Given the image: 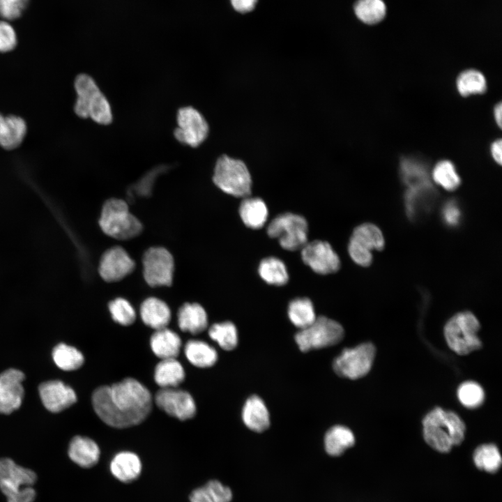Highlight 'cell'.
<instances>
[{
  "instance_id": "34",
  "label": "cell",
  "mask_w": 502,
  "mask_h": 502,
  "mask_svg": "<svg viewBox=\"0 0 502 502\" xmlns=\"http://www.w3.org/2000/svg\"><path fill=\"white\" fill-rule=\"evenodd\" d=\"M258 272L260 277L270 284L281 286L289 280L285 264L274 257L264 259L259 264Z\"/></svg>"
},
{
  "instance_id": "13",
  "label": "cell",
  "mask_w": 502,
  "mask_h": 502,
  "mask_svg": "<svg viewBox=\"0 0 502 502\" xmlns=\"http://www.w3.org/2000/svg\"><path fill=\"white\" fill-rule=\"evenodd\" d=\"M155 402L169 416L184 421L196 414V404L192 395L177 388H160L155 394Z\"/></svg>"
},
{
  "instance_id": "18",
  "label": "cell",
  "mask_w": 502,
  "mask_h": 502,
  "mask_svg": "<svg viewBox=\"0 0 502 502\" xmlns=\"http://www.w3.org/2000/svg\"><path fill=\"white\" fill-rule=\"evenodd\" d=\"M437 193L431 183L409 188L404 196L407 215L418 220L428 214L435 204Z\"/></svg>"
},
{
  "instance_id": "30",
  "label": "cell",
  "mask_w": 502,
  "mask_h": 502,
  "mask_svg": "<svg viewBox=\"0 0 502 502\" xmlns=\"http://www.w3.org/2000/svg\"><path fill=\"white\" fill-rule=\"evenodd\" d=\"M184 351L188 361L199 368L210 367L218 360L216 350L201 340H190L188 341L185 345Z\"/></svg>"
},
{
  "instance_id": "6",
  "label": "cell",
  "mask_w": 502,
  "mask_h": 502,
  "mask_svg": "<svg viewBox=\"0 0 502 502\" xmlns=\"http://www.w3.org/2000/svg\"><path fill=\"white\" fill-rule=\"evenodd\" d=\"M99 225L105 234L119 240L132 238L142 230L141 222L130 212L127 204L115 198L104 204Z\"/></svg>"
},
{
  "instance_id": "44",
  "label": "cell",
  "mask_w": 502,
  "mask_h": 502,
  "mask_svg": "<svg viewBox=\"0 0 502 502\" xmlns=\"http://www.w3.org/2000/svg\"><path fill=\"white\" fill-rule=\"evenodd\" d=\"M204 486L213 502H231L233 499L231 489L219 480H211Z\"/></svg>"
},
{
  "instance_id": "23",
  "label": "cell",
  "mask_w": 502,
  "mask_h": 502,
  "mask_svg": "<svg viewBox=\"0 0 502 502\" xmlns=\"http://www.w3.org/2000/svg\"><path fill=\"white\" fill-rule=\"evenodd\" d=\"M154 354L162 359L176 358L180 353L181 340L173 330L164 328L155 330L150 339Z\"/></svg>"
},
{
  "instance_id": "38",
  "label": "cell",
  "mask_w": 502,
  "mask_h": 502,
  "mask_svg": "<svg viewBox=\"0 0 502 502\" xmlns=\"http://www.w3.org/2000/svg\"><path fill=\"white\" fill-rule=\"evenodd\" d=\"M354 11L363 22L374 24L384 18L386 8L382 0H358L354 6Z\"/></svg>"
},
{
  "instance_id": "29",
  "label": "cell",
  "mask_w": 502,
  "mask_h": 502,
  "mask_svg": "<svg viewBox=\"0 0 502 502\" xmlns=\"http://www.w3.org/2000/svg\"><path fill=\"white\" fill-rule=\"evenodd\" d=\"M355 443L353 432L347 427L336 425L328 430L324 436V448L328 455L338 457Z\"/></svg>"
},
{
  "instance_id": "42",
  "label": "cell",
  "mask_w": 502,
  "mask_h": 502,
  "mask_svg": "<svg viewBox=\"0 0 502 502\" xmlns=\"http://www.w3.org/2000/svg\"><path fill=\"white\" fill-rule=\"evenodd\" d=\"M29 0H0V17L6 21L20 17L26 9Z\"/></svg>"
},
{
  "instance_id": "37",
  "label": "cell",
  "mask_w": 502,
  "mask_h": 502,
  "mask_svg": "<svg viewBox=\"0 0 502 502\" xmlns=\"http://www.w3.org/2000/svg\"><path fill=\"white\" fill-rule=\"evenodd\" d=\"M473 461L479 469L488 473H495L501 467V456L495 445L483 444L475 450Z\"/></svg>"
},
{
  "instance_id": "48",
  "label": "cell",
  "mask_w": 502,
  "mask_h": 502,
  "mask_svg": "<svg viewBox=\"0 0 502 502\" xmlns=\"http://www.w3.org/2000/svg\"><path fill=\"white\" fill-rule=\"evenodd\" d=\"M257 0H231L234 8L240 13L251 11L255 6Z\"/></svg>"
},
{
  "instance_id": "8",
  "label": "cell",
  "mask_w": 502,
  "mask_h": 502,
  "mask_svg": "<svg viewBox=\"0 0 502 502\" xmlns=\"http://www.w3.org/2000/svg\"><path fill=\"white\" fill-rule=\"evenodd\" d=\"M344 335V328L340 324L321 316L309 326L298 331L295 335V341L301 351L307 352L337 344Z\"/></svg>"
},
{
  "instance_id": "4",
  "label": "cell",
  "mask_w": 502,
  "mask_h": 502,
  "mask_svg": "<svg viewBox=\"0 0 502 502\" xmlns=\"http://www.w3.org/2000/svg\"><path fill=\"white\" fill-rule=\"evenodd\" d=\"M213 181L222 191L236 197L245 198L251 194V174L245 162L240 158L227 154L218 157Z\"/></svg>"
},
{
  "instance_id": "41",
  "label": "cell",
  "mask_w": 502,
  "mask_h": 502,
  "mask_svg": "<svg viewBox=\"0 0 502 502\" xmlns=\"http://www.w3.org/2000/svg\"><path fill=\"white\" fill-rule=\"evenodd\" d=\"M109 310L112 319L122 326H129L134 323L136 313L130 303L123 298H117L109 304Z\"/></svg>"
},
{
  "instance_id": "49",
  "label": "cell",
  "mask_w": 502,
  "mask_h": 502,
  "mask_svg": "<svg viewBox=\"0 0 502 502\" xmlns=\"http://www.w3.org/2000/svg\"><path fill=\"white\" fill-rule=\"evenodd\" d=\"M491 156L494 160L501 165L502 162V143L501 139H496L490 146Z\"/></svg>"
},
{
  "instance_id": "5",
  "label": "cell",
  "mask_w": 502,
  "mask_h": 502,
  "mask_svg": "<svg viewBox=\"0 0 502 502\" xmlns=\"http://www.w3.org/2000/svg\"><path fill=\"white\" fill-rule=\"evenodd\" d=\"M36 479L32 470L10 458H0V489L8 502H33L36 493L32 485Z\"/></svg>"
},
{
  "instance_id": "25",
  "label": "cell",
  "mask_w": 502,
  "mask_h": 502,
  "mask_svg": "<svg viewBox=\"0 0 502 502\" xmlns=\"http://www.w3.org/2000/svg\"><path fill=\"white\" fill-rule=\"evenodd\" d=\"M178 325L183 332H189L193 335L199 334L207 327L206 312L198 303H185L178 312Z\"/></svg>"
},
{
  "instance_id": "45",
  "label": "cell",
  "mask_w": 502,
  "mask_h": 502,
  "mask_svg": "<svg viewBox=\"0 0 502 502\" xmlns=\"http://www.w3.org/2000/svg\"><path fill=\"white\" fill-rule=\"evenodd\" d=\"M441 218L450 227H456L460 224L462 213L457 201L451 199L444 204L441 209Z\"/></svg>"
},
{
  "instance_id": "35",
  "label": "cell",
  "mask_w": 502,
  "mask_h": 502,
  "mask_svg": "<svg viewBox=\"0 0 502 502\" xmlns=\"http://www.w3.org/2000/svg\"><path fill=\"white\" fill-rule=\"evenodd\" d=\"M430 177L437 185L449 191L456 190L461 183L455 166L447 160H441L434 165Z\"/></svg>"
},
{
  "instance_id": "14",
  "label": "cell",
  "mask_w": 502,
  "mask_h": 502,
  "mask_svg": "<svg viewBox=\"0 0 502 502\" xmlns=\"http://www.w3.org/2000/svg\"><path fill=\"white\" fill-rule=\"evenodd\" d=\"M301 257L303 262L318 274L333 273L340 267L338 255L326 241L307 242L301 249Z\"/></svg>"
},
{
  "instance_id": "46",
  "label": "cell",
  "mask_w": 502,
  "mask_h": 502,
  "mask_svg": "<svg viewBox=\"0 0 502 502\" xmlns=\"http://www.w3.org/2000/svg\"><path fill=\"white\" fill-rule=\"evenodd\" d=\"M348 252L351 259L361 266H368L372 262V251L349 241Z\"/></svg>"
},
{
  "instance_id": "15",
  "label": "cell",
  "mask_w": 502,
  "mask_h": 502,
  "mask_svg": "<svg viewBox=\"0 0 502 502\" xmlns=\"http://www.w3.org/2000/svg\"><path fill=\"white\" fill-rule=\"evenodd\" d=\"M24 374L10 368L0 374V413L9 414L20 408L24 397Z\"/></svg>"
},
{
  "instance_id": "31",
  "label": "cell",
  "mask_w": 502,
  "mask_h": 502,
  "mask_svg": "<svg viewBox=\"0 0 502 502\" xmlns=\"http://www.w3.org/2000/svg\"><path fill=\"white\" fill-rule=\"evenodd\" d=\"M350 241L372 251H379L384 248V237L380 229L371 223H363L356 227Z\"/></svg>"
},
{
  "instance_id": "21",
  "label": "cell",
  "mask_w": 502,
  "mask_h": 502,
  "mask_svg": "<svg viewBox=\"0 0 502 502\" xmlns=\"http://www.w3.org/2000/svg\"><path fill=\"white\" fill-rule=\"evenodd\" d=\"M112 474L119 480L130 482L137 479L142 471V462L134 452L123 451L117 453L110 462Z\"/></svg>"
},
{
  "instance_id": "39",
  "label": "cell",
  "mask_w": 502,
  "mask_h": 502,
  "mask_svg": "<svg viewBox=\"0 0 502 502\" xmlns=\"http://www.w3.org/2000/svg\"><path fill=\"white\" fill-rule=\"evenodd\" d=\"M208 335L226 351L234 349L238 344L236 328L230 321L213 324L208 330Z\"/></svg>"
},
{
  "instance_id": "24",
  "label": "cell",
  "mask_w": 502,
  "mask_h": 502,
  "mask_svg": "<svg viewBox=\"0 0 502 502\" xmlns=\"http://www.w3.org/2000/svg\"><path fill=\"white\" fill-rule=\"evenodd\" d=\"M140 315L143 322L155 330L166 328L171 319L168 305L155 297L144 301L140 307Z\"/></svg>"
},
{
  "instance_id": "40",
  "label": "cell",
  "mask_w": 502,
  "mask_h": 502,
  "mask_svg": "<svg viewBox=\"0 0 502 502\" xmlns=\"http://www.w3.org/2000/svg\"><path fill=\"white\" fill-rule=\"evenodd\" d=\"M457 397L462 405L469 409L480 406L485 400L482 388L474 381L462 383L457 390Z\"/></svg>"
},
{
  "instance_id": "50",
  "label": "cell",
  "mask_w": 502,
  "mask_h": 502,
  "mask_svg": "<svg viewBox=\"0 0 502 502\" xmlns=\"http://www.w3.org/2000/svg\"><path fill=\"white\" fill-rule=\"evenodd\" d=\"M494 118L495 122L499 128L501 127L502 122V105L501 102H499L494 109Z\"/></svg>"
},
{
  "instance_id": "7",
  "label": "cell",
  "mask_w": 502,
  "mask_h": 502,
  "mask_svg": "<svg viewBox=\"0 0 502 502\" xmlns=\"http://www.w3.org/2000/svg\"><path fill=\"white\" fill-rule=\"evenodd\" d=\"M480 323L473 314L462 312L451 317L444 327L448 347L456 353L466 355L479 349L482 343L478 337Z\"/></svg>"
},
{
  "instance_id": "32",
  "label": "cell",
  "mask_w": 502,
  "mask_h": 502,
  "mask_svg": "<svg viewBox=\"0 0 502 502\" xmlns=\"http://www.w3.org/2000/svg\"><path fill=\"white\" fill-rule=\"evenodd\" d=\"M287 312L291 323L301 330L309 326L317 318L313 304L307 298L291 301Z\"/></svg>"
},
{
  "instance_id": "9",
  "label": "cell",
  "mask_w": 502,
  "mask_h": 502,
  "mask_svg": "<svg viewBox=\"0 0 502 502\" xmlns=\"http://www.w3.org/2000/svg\"><path fill=\"white\" fill-rule=\"evenodd\" d=\"M307 222L301 215L285 213L275 217L268 225V235L277 238L282 248L301 250L307 243Z\"/></svg>"
},
{
  "instance_id": "28",
  "label": "cell",
  "mask_w": 502,
  "mask_h": 502,
  "mask_svg": "<svg viewBox=\"0 0 502 502\" xmlns=\"http://www.w3.org/2000/svg\"><path fill=\"white\" fill-rule=\"evenodd\" d=\"M239 214L243 223L249 228L258 229L266 222L268 215L265 202L258 197L243 198L239 207Z\"/></svg>"
},
{
  "instance_id": "33",
  "label": "cell",
  "mask_w": 502,
  "mask_h": 502,
  "mask_svg": "<svg viewBox=\"0 0 502 502\" xmlns=\"http://www.w3.org/2000/svg\"><path fill=\"white\" fill-rule=\"evenodd\" d=\"M456 87L458 93L462 96L482 94L487 89L486 78L477 70H466L458 75Z\"/></svg>"
},
{
  "instance_id": "17",
  "label": "cell",
  "mask_w": 502,
  "mask_h": 502,
  "mask_svg": "<svg viewBox=\"0 0 502 502\" xmlns=\"http://www.w3.org/2000/svg\"><path fill=\"white\" fill-rule=\"evenodd\" d=\"M38 390L43 405L53 413L60 412L77 401L74 390L59 380L45 381L39 386Z\"/></svg>"
},
{
  "instance_id": "10",
  "label": "cell",
  "mask_w": 502,
  "mask_h": 502,
  "mask_svg": "<svg viewBox=\"0 0 502 502\" xmlns=\"http://www.w3.org/2000/svg\"><path fill=\"white\" fill-rule=\"evenodd\" d=\"M375 347L369 342L345 349L333 362L335 373L342 377L357 379L370 370L375 356Z\"/></svg>"
},
{
  "instance_id": "1",
  "label": "cell",
  "mask_w": 502,
  "mask_h": 502,
  "mask_svg": "<svg viewBox=\"0 0 502 502\" xmlns=\"http://www.w3.org/2000/svg\"><path fill=\"white\" fill-rule=\"evenodd\" d=\"M93 408L106 425L114 428L130 427L142 423L152 409L149 390L133 378L96 388Z\"/></svg>"
},
{
  "instance_id": "16",
  "label": "cell",
  "mask_w": 502,
  "mask_h": 502,
  "mask_svg": "<svg viewBox=\"0 0 502 502\" xmlns=\"http://www.w3.org/2000/svg\"><path fill=\"white\" fill-rule=\"evenodd\" d=\"M134 268L135 261L128 252L123 248L116 246L106 250L102 255L98 271L105 281L113 282L123 279Z\"/></svg>"
},
{
  "instance_id": "2",
  "label": "cell",
  "mask_w": 502,
  "mask_h": 502,
  "mask_svg": "<svg viewBox=\"0 0 502 502\" xmlns=\"http://www.w3.org/2000/svg\"><path fill=\"white\" fill-rule=\"evenodd\" d=\"M423 436L427 443L441 452H449L464 438L465 425L452 411L437 407L429 412L423 420Z\"/></svg>"
},
{
  "instance_id": "47",
  "label": "cell",
  "mask_w": 502,
  "mask_h": 502,
  "mask_svg": "<svg viewBox=\"0 0 502 502\" xmlns=\"http://www.w3.org/2000/svg\"><path fill=\"white\" fill-rule=\"evenodd\" d=\"M189 499L190 502H213L204 486L194 489Z\"/></svg>"
},
{
  "instance_id": "12",
  "label": "cell",
  "mask_w": 502,
  "mask_h": 502,
  "mask_svg": "<svg viewBox=\"0 0 502 502\" xmlns=\"http://www.w3.org/2000/svg\"><path fill=\"white\" fill-rule=\"evenodd\" d=\"M176 121L178 127L174 130V135L179 142L195 148L206 139L209 132L208 124L196 109L190 106L180 108Z\"/></svg>"
},
{
  "instance_id": "20",
  "label": "cell",
  "mask_w": 502,
  "mask_h": 502,
  "mask_svg": "<svg viewBox=\"0 0 502 502\" xmlns=\"http://www.w3.org/2000/svg\"><path fill=\"white\" fill-rule=\"evenodd\" d=\"M26 133V125L23 119L14 115L0 114V146L12 150L18 147Z\"/></svg>"
},
{
  "instance_id": "19",
  "label": "cell",
  "mask_w": 502,
  "mask_h": 502,
  "mask_svg": "<svg viewBox=\"0 0 502 502\" xmlns=\"http://www.w3.org/2000/svg\"><path fill=\"white\" fill-rule=\"evenodd\" d=\"M100 455V451L97 443L88 437L76 436L69 444V457L81 467L93 466L98 462Z\"/></svg>"
},
{
  "instance_id": "36",
  "label": "cell",
  "mask_w": 502,
  "mask_h": 502,
  "mask_svg": "<svg viewBox=\"0 0 502 502\" xmlns=\"http://www.w3.org/2000/svg\"><path fill=\"white\" fill-rule=\"evenodd\" d=\"M55 364L61 370L72 371L79 368L84 362L83 354L76 348L61 343L52 351Z\"/></svg>"
},
{
  "instance_id": "3",
  "label": "cell",
  "mask_w": 502,
  "mask_h": 502,
  "mask_svg": "<svg viewBox=\"0 0 502 502\" xmlns=\"http://www.w3.org/2000/svg\"><path fill=\"white\" fill-rule=\"evenodd\" d=\"M74 86L77 93L75 114L81 118H91L99 124H109L112 121L110 105L93 79L86 74H79Z\"/></svg>"
},
{
  "instance_id": "43",
  "label": "cell",
  "mask_w": 502,
  "mask_h": 502,
  "mask_svg": "<svg viewBox=\"0 0 502 502\" xmlns=\"http://www.w3.org/2000/svg\"><path fill=\"white\" fill-rule=\"evenodd\" d=\"M17 33L8 21L0 20V52H8L17 45Z\"/></svg>"
},
{
  "instance_id": "11",
  "label": "cell",
  "mask_w": 502,
  "mask_h": 502,
  "mask_svg": "<svg viewBox=\"0 0 502 502\" xmlns=\"http://www.w3.org/2000/svg\"><path fill=\"white\" fill-rule=\"evenodd\" d=\"M144 277L151 287L170 286L172 283L174 263L171 253L164 248L147 250L143 257Z\"/></svg>"
},
{
  "instance_id": "27",
  "label": "cell",
  "mask_w": 502,
  "mask_h": 502,
  "mask_svg": "<svg viewBox=\"0 0 502 502\" xmlns=\"http://www.w3.org/2000/svg\"><path fill=\"white\" fill-rule=\"evenodd\" d=\"M185 379V371L176 358L162 359L155 366L154 380L161 388H177Z\"/></svg>"
},
{
  "instance_id": "26",
  "label": "cell",
  "mask_w": 502,
  "mask_h": 502,
  "mask_svg": "<svg viewBox=\"0 0 502 502\" xmlns=\"http://www.w3.org/2000/svg\"><path fill=\"white\" fill-rule=\"evenodd\" d=\"M400 173L407 188L431 183L430 173L427 165L416 157L402 158L400 165Z\"/></svg>"
},
{
  "instance_id": "22",
  "label": "cell",
  "mask_w": 502,
  "mask_h": 502,
  "mask_svg": "<svg viewBox=\"0 0 502 502\" xmlns=\"http://www.w3.org/2000/svg\"><path fill=\"white\" fill-rule=\"evenodd\" d=\"M244 424L250 430L262 432L270 425L268 411L264 401L257 395L249 397L242 411Z\"/></svg>"
}]
</instances>
